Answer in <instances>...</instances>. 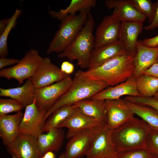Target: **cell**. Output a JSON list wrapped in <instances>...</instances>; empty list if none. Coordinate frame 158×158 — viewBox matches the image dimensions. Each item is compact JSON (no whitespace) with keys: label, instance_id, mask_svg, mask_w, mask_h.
Here are the masks:
<instances>
[{"label":"cell","instance_id":"6da1fadb","mask_svg":"<svg viewBox=\"0 0 158 158\" xmlns=\"http://www.w3.org/2000/svg\"><path fill=\"white\" fill-rule=\"evenodd\" d=\"M135 55L127 52L116 57L99 66L84 71L82 75L87 78L104 82L113 86L126 81L133 76Z\"/></svg>","mask_w":158,"mask_h":158},{"label":"cell","instance_id":"7a4b0ae2","mask_svg":"<svg viewBox=\"0 0 158 158\" xmlns=\"http://www.w3.org/2000/svg\"><path fill=\"white\" fill-rule=\"evenodd\" d=\"M150 128L143 120L133 118L113 130L112 138L117 153L146 149Z\"/></svg>","mask_w":158,"mask_h":158},{"label":"cell","instance_id":"3957f363","mask_svg":"<svg viewBox=\"0 0 158 158\" xmlns=\"http://www.w3.org/2000/svg\"><path fill=\"white\" fill-rule=\"evenodd\" d=\"M104 82L88 79L82 74L80 70L75 73L72 85L46 112L44 123L47 118L58 109L62 107L72 105L80 101L90 99L107 87Z\"/></svg>","mask_w":158,"mask_h":158},{"label":"cell","instance_id":"277c9868","mask_svg":"<svg viewBox=\"0 0 158 158\" xmlns=\"http://www.w3.org/2000/svg\"><path fill=\"white\" fill-rule=\"evenodd\" d=\"M94 25L93 18L90 12L87 20L79 33L63 52L59 54L58 57L66 58L71 62L77 60L80 68L88 69L90 54L95 47Z\"/></svg>","mask_w":158,"mask_h":158},{"label":"cell","instance_id":"5b68a950","mask_svg":"<svg viewBox=\"0 0 158 158\" xmlns=\"http://www.w3.org/2000/svg\"><path fill=\"white\" fill-rule=\"evenodd\" d=\"M90 11L83 10L78 14L69 15L63 18L46 53L59 54L63 52L75 39L85 25Z\"/></svg>","mask_w":158,"mask_h":158},{"label":"cell","instance_id":"8992f818","mask_svg":"<svg viewBox=\"0 0 158 158\" xmlns=\"http://www.w3.org/2000/svg\"><path fill=\"white\" fill-rule=\"evenodd\" d=\"M43 58L37 50L31 49L18 63L11 67L1 70L0 76L8 80L16 79L20 85L24 80L33 76Z\"/></svg>","mask_w":158,"mask_h":158},{"label":"cell","instance_id":"52a82bcc","mask_svg":"<svg viewBox=\"0 0 158 158\" xmlns=\"http://www.w3.org/2000/svg\"><path fill=\"white\" fill-rule=\"evenodd\" d=\"M113 130L106 123L95 128L86 158H116V152L112 138Z\"/></svg>","mask_w":158,"mask_h":158},{"label":"cell","instance_id":"ba28073f","mask_svg":"<svg viewBox=\"0 0 158 158\" xmlns=\"http://www.w3.org/2000/svg\"><path fill=\"white\" fill-rule=\"evenodd\" d=\"M72 82L73 79L69 76L49 86L36 88L35 99L37 105L47 111L68 89Z\"/></svg>","mask_w":158,"mask_h":158},{"label":"cell","instance_id":"9c48e42d","mask_svg":"<svg viewBox=\"0 0 158 158\" xmlns=\"http://www.w3.org/2000/svg\"><path fill=\"white\" fill-rule=\"evenodd\" d=\"M25 109L19 126L20 134L36 138L42 133L44 120L47 111L39 108L35 99Z\"/></svg>","mask_w":158,"mask_h":158},{"label":"cell","instance_id":"30bf717a","mask_svg":"<svg viewBox=\"0 0 158 158\" xmlns=\"http://www.w3.org/2000/svg\"><path fill=\"white\" fill-rule=\"evenodd\" d=\"M107 113L106 124L113 130L134 117L135 114L125 100L121 98L105 100Z\"/></svg>","mask_w":158,"mask_h":158},{"label":"cell","instance_id":"8fae6325","mask_svg":"<svg viewBox=\"0 0 158 158\" xmlns=\"http://www.w3.org/2000/svg\"><path fill=\"white\" fill-rule=\"evenodd\" d=\"M69 76L62 72L49 57H46L43 58L35 73L30 78L37 88L49 86Z\"/></svg>","mask_w":158,"mask_h":158},{"label":"cell","instance_id":"7c38bea8","mask_svg":"<svg viewBox=\"0 0 158 158\" xmlns=\"http://www.w3.org/2000/svg\"><path fill=\"white\" fill-rule=\"evenodd\" d=\"M121 22L113 12L111 15L104 17L96 29L95 47L118 41Z\"/></svg>","mask_w":158,"mask_h":158},{"label":"cell","instance_id":"4fadbf2b","mask_svg":"<svg viewBox=\"0 0 158 158\" xmlns=\"http://www.w3.org/2000/svg\"><path fill=\"white\" fill-rule=\"evenodd\" d=\"M121 40L100 47H94L90 57L88 69L96 68L110 60L127 53Z\"/></svg>","mask_w":158,"mask_h":158},{"label":"cell","instance_id":"5bb4252c","mask_svg":"<svg viewBox=\"0 0 158 158\" xmlns=\"http://www.w3.org/2000/svg\"><path fill=\"white\" fill-rule=\"evenodd\" d=\"M10 154L17 158H41L36 142V138L20 134L12 142L6 146Z\"/></svg>","mask_w":158,"mask_h":158},{"label":"cell","instance_id":"9a60e30c","mask_svg":"<svg viewBox=\"0 0 158 158\" xmlns=\"http://www.w3.org/2000/svg\"><path fill=\"white\" fill-rule=\"evenodd\" d=\"M96 128L80 132L70 138L66 146V158H80L85 156Z\"/></svg>","mask_w":158,"mask_h":158},{"label":"cell","instance_id":"2e32d148","mask_svg":"<svg viewBox=\"0 0 158 158\" xmlns=\"http://www.w3.org/2000/svg\"><path fill=\"white\" fill-rule=\"evenodd\" d=\"M158 47H151L143 45L141 40H138L136 45L134 63L135 70L133 75L137 79L143 72L157 62Z\"/></svg>","mask_w":158,"mask_h":158},{"label":"cell","instance_id":"e0dca14e","mask_svg":"<svg viewBox=\"0 0 158 158\" xmlns=\"http://www.w3.org/2000/svg\"><path fill=\"white\" fill-rule=\"evenodd\" d=\"M140 96L137 90L136 79L133 76L126 81L116 85L105 88L99 92L91 99L103 100L117 99L124 95Z\"/></svg>","mask_w":158,"mask_h":158},{"label":"cell","instance_id":"ac0fdd59","mask_svg":"<svg viewBox=\"0 0 158 158\" xmlns=\"http://www.w3.org/2000/svg\"><path fill=\"white\" fill-rule=\"evenodd\" d=\"M105 5L109 9H114L113 12L121 22L143 23L146 17L141 13L129 0H107Z\"/></svg>","mask_w":158,"mask_h":158},{"label":"cell","instance_id":"d6986e66","mask_svg":"<svg viewBox=\"0 0 158 158\" xmlns=\"http://www.w3.org/2000/svg\"><path fill=\"white\" fill-rule=\"evenodd\" d=\"M105 124L84 115L77 109L75 112L58 128H68L66 137L70 139L80 132L100 127Z\"/></svg>","mask_w":158,"mask_h":158},{"label":"cell","instance_id":"ffe728a7","mask_svg":"<svg viewBox=\"0 0 158 158\" xmlns=\"http://www.w3.org/2000/svg\"><path fill=\"white\" fill-rule=\"evenodd\" d=\"M23 115L20 111L13 115H0V136L6 146L20 135L19 127Z\"/></svg>","mask_w":158,"mask_h":158},{"label":"cell","instance_id":"44dd1931","mask_svg":"<svg viewBox=\"0 0 158 158\" xmlns=\"http://www.w3.org/2000/svg\"><path fill=\"white\" fill-rule=\"evenodd\" d=\"M47 132L36 138L38 148L43 156L48 152H58L63 145L66 136L61 128L51 129Z\"/></svg>","mask_w":158,"mask_h":158},{"label":"cell","instance_id":"7402d4cb","mask_svg":"<svg viewBox=\"0 0 158 158\" xmlns=\"http://www.w3.org/2000/svg\"><path fill=\"white\" fill-rule=\"evenodd\" d=\"M143 28L142 22H121L119 39L123 42L128 53L135 55L138 37L142 33Z\"/></svg>","mask_w":158,"mask_h":158},{"label":"cell","instance_id":"603a6c76","mask_svg":"<svg viewBox=\"0 0 158 158\" xmlns=\"http://www.w3.org/2000/svg\"><path fill=\"white\" fill-rule=\"evenodd\" d=\"M36 88L30 78L19 87L7 89L0 87V96L14 99L25 108L34 101Z\"/></svg>","mask_w":158,"mask_h":158},{"label":"cell","instance_id":"cb8c5ba5","mask_svg":"<svg viewBox=\"0 0 158 158\" xmlns=\"http://www.w3.org/2000/svg\"><path fill=\"white\" fill-rule=\"evenodd\" d=\"M80 113L89 117L106 123L107 113L105 100L87 99L73 105Z\"/></svg>","mask_w":158,"mask_h":158},{"label":"cell","instance_id":"d4e9b609","mask_svg":"<svg viewBox=\"0 0 158 158\" xmlns=\"http://www.w3.org/2000/svg\"><path fill=\"white\" fill-rule=\"evenodd\" d=\"M73 105L66 106L58 109L51 114L44 122L42 131L47 132L59 126L68 120L76 111Z\"/></svg>","mask_w":158,"mask_h":158},{"label":"cell","instance_id":"484cf974","mask_svg":"<svg viewBox=\"0 0 158 158\" xmlns=\"http://www.w3.org/2000/svg\"><path fill=\"white\" fill-rule=\"evenodd\" d=\"M125 101L134 114L145 122L150 129L158 132L157 111L148 106L136 104Z\"/></svg>","mask_w":158,"mask_h":158},{"label":"cell","instance_id":"4316f807","mask_svg":"<svg viewBox=\"0 0 158 158\" xmlns=\"http://www.w3.org/2000/svg\"><path fill=\"white\" fill-rule=\"evenodd\" d=\"M96 2V0H72L66 8L58 11H50V14L53 18L61 20L69 15L75 14L78 11L90 10L95 6Z\"/></svg>","mask_w":158,"mask_h":158},{"label":"cell","instance_id":"83f0119b","mask_svg":"<svg viewBox=\"0 0 158 158\" xmlns=\"http://www.w3.org/2000/svg\"><path fill=\"white\" fill-rule=\"evenodd\" d=\"M136 88L140 96H153L158 92V78L142 74L136 79Z\"/></svg>","mask_w":158,"mask_h":158},{"label":"cell","instance_id":"f1b7e54d","mask_svg":"<svg viewBox=\"0 0 158 158\" xmlns=\"http://www.w3.org/2000/svg\"><path fill=\"white\" fill-rule=\"evenodd\" d=\"M21 13L20 9H16L11 16L8 18L6 27L0 36V56L6 57L8 51L7 41L8 35L11 30L15 26L17 20Z\"/></svg>","mask_w":158,"mask_h":158},{"label":"cell","instance_id":"f546056e","mask_svg":"<svg viewBox=\"0 0 158 158\" xmlns=\"http://www.w3.org/2000/svg\"><path fill=\"white\" fill-rule=\"evenodd\" d=\"M135 8L142 14L148 18L150 23L154 16L155 7L154 3L150 0H129Z\"/></svg>","mask_w":158,"mask_h":158},{"label":"cell","instance_id":"4dcf8cb0","mask_svg":"<svg viewBox=\"0 0 158 158\" xmlns=\"http://www.w3.org/2000/svg\"><path fill=\"white\" fill-rule=\"evenodd\" d=\"M23 108L20 103L13 99H0V115L21 111Z\"/></svg>","mask_w":158,"mask_h":158},{"label":"cell","instance_id":"1f68e13d","mask_svg":"<svg viewBox=\"0 0 158 158\" xmlns=\"http://www.w3.org/2000/svg\"><path fill=\"white\" fill-rule=\"evenodd\" d=\"M125 100L136 104L148 106L158 111V99L152 97L127 96Z\"/></svg>","mask_w":158,"mask_h":158},{"label":"cell","instance_id":"d6a6232c","mask_svg":"<svg viewBox=\"0 0 158 158\" xmlns=\"http://www.w3.org/2000/svg\"><path fill=\"white\" fill-rule=\"evenodd\" d=\"M146 149L153 157H158V132L150 129L147 141Z\"/></svg>","mask_w":158,"mask_h":158},{"label":"cell","instance_id":"836d02e7","mask_svg":"<svg viewBox=\"0 0 158 158\" xmlns=\"http://www.w3.org/2000/svg\"><path fill=\"white\" fill-rule=\"evenodd\" d=\"M146 149H142L118 153L116 158H152Z\"/></svg>","mask_w":158,"mask_h":158},{"label":"cell","instance_id":"e575fe53","mask_svg":"<svg viewBox=\"0 0 158 158\" xmlns=\"http://www.w3.org/2000/svg\"><path fill=\"white\" fill-rule=\"evenodd\" d=\"M20 61L17 59L7 58L5 57L0 58V69L1 70L6 66L16 64Z\"/></svg>","mask_w":158,"mask_h":158},{"label":"cell","instance_id":"d590c367","mask_svg":"<svg viewBox=\"0 0 158 158\" xmlns=\"http://www.w3.org/2000/svg\"><path fill=\"white\" fill-rule=\"evenodd\" d=\"M154 4L155 10L154 19L151 23L147 26L144 27L143 29L150 30L158 27V0Z\"/></svg>","mask_w":158,"mask_h":158},{"label":"cell","instance_id":"8d00e7d4","mask_svg":"<svg viewBox=\"0 0 158 158\" xmlns=\"http://www.w3.org/2000/svg\"><path fill=\"white\" fill-rule=\"evenodd\" d=\"M60 69L63 72L70 75L73 72L74 66L71 62L66 61L63 62L61 64Z\"/></svg>","mask_w":158,"mask_h":158},{"label":"cell","instance_id":"74e56055","mask_svg":"<svg viewBox=\"0 0 158 158\" xmlns=\"http://www.w3.org/2000/svg\"><path fill=\"white\" fill-rule=\"evenodd\" d=\"M142 74L152 76L158 78V62L154 63L145 71Z\"/></svg>","mask_w":158,"mask_h":158},{"label":"cell","instance_id":"f35d334b","mask_svg":"<svg viewBox=\"0 0 158 158\" xmlns=\"http://www.w3.org/2000/svg\"><path fill=\"white\" fill-rule=\"evenodd\" d=\"M144 45L149 47H158V35L153 37L147 38L142 41Z\"/></svg>","mask_w":158,"mask_h":158},{"label":"cell","instance_id":"ab89813d","mask_svg":"<svg viewBox=\"0 0 158 158\" xmlns=\"http://www.w3.org/2000/svg\"><path fill=\"white\" fill-rule=\"evenodd\" d=\"M8 21V18L1 20L0 21V34H1L7 26Z\"/></svg>","mask_w":158,"mask_h":158},{"label":"cell","instance_id":"60d3db41","mask_svg":"<svg viewBox=\"0 0 158 158\" xmlns=\"http://www.w3.org/2000/svg\"><path fill=\"white\" fill-rule=\"evenodd\" d=\"M43 156L46 158H55V157L54 154L51 151L47 152Z\"/></svg>","mask_w":158,"mask_h":158},{"label":"cell","instance_id":"b9f144b4","mask_svg":"<svg viewBox=\"0 0 158 158\" xmlns=\"http://www.w3.org/2000/svg\"><path fill=\"white\" fill-rule=\"evenodd\" d=\"M58 158H66L64 152L62 153Z\"/></svg>","mask_w":158,"mask_h":158},{"label":"cell","instance_id":"7bdbcfd3","mask_svg":"<svg viewBox=\"0 0 158 158\" xmlns=\"http://www.w3.org/2000/svg\"><path fill=\"white\" fill-rule=\"evenodd\" d=\"M153 97L155 99H158V92H157Z\"/></svg>","mask_w":158,"mask_h":158},{"label":"cell","instance_id":"ee69618b","mask_svg":"<svg viewBox=\"0 0 158 158\" xmlns=\"http://www.w3.org/2000/svg\"><path fill=\"white\" fill-rule=\"evenodd\" d=\"M12 157L11 158H17V157L14 155H12Z\"/></svg>","mask_w":158,"mask_h":158},{"label":"cell","instance_id":"f6af8a7d","mask_svg":"<svg viewBox=\"0 0 158 158\" xmlns=\"http://www.w3.org/2000/svg\"><path fill=\"white\" fill-rule=\"evenodd\" d=\"M152 158H158V157H153Z\"/></svg>","mask_w":158,"mask_h":158},{"label":"cell","instance_id":"bcb514c9","mask_svg":"<svg viewBox=\"0 0 158 158\" xmlns=\"http://www.w3.org/2000/svg\"><path fill=\"white\" fill-rule=\"evenodd\" d=\"M41 158H46L45 157H44V156H43Z\"/></svg>","mask_w":158,"mask_h":158},{"label":"cell","instance_id":"7dc6e473","mask_svg":"<svg viewBox=\"0 0 158 158\" xmlns=\"http://www.w3.org/2000/svg\"><path fill=\"white\" fill-rule=\"evenodd\" d=\"M158 62V56L157 59V62Z\"/></svg>","mask_w":158,"mask_h":158}]
</instances>
